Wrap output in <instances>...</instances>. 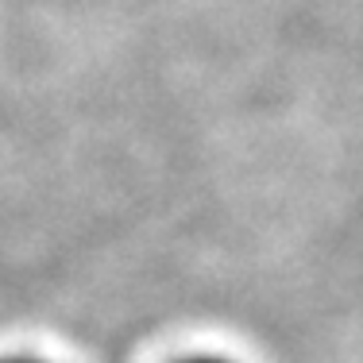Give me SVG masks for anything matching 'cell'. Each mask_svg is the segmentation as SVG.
<instances>
[{
    "label": "cell",
    "instance_id": "obj_1",
    "mask_svg": "<svg viewBox=\"0 0 363 363\" xmlns=\"http://www.w3.org/2000/svg\"><path fill=\"white\" fill-rule=\"evenodd\" d=\"M182 363H236V359H228V356H213V352H205V356H189V359H182Z\"/></svg>",
    "mask_w": 363,
    "mask_h": 363
},
{
    "label": "cell",
    "instance_id": "obj_2",
    "mask_svg": "<svg viewBox=\"0 0 363 363\" xmlns=\"http://www.w3.org/2000/svg\"><path fill=\"white\" fill-rule=\"evenodd\" d=\"M8 363H31V359H8Z\"/></svg>",
    "mask_w": 363,
    "mask_h": 363
}]
</instances>
